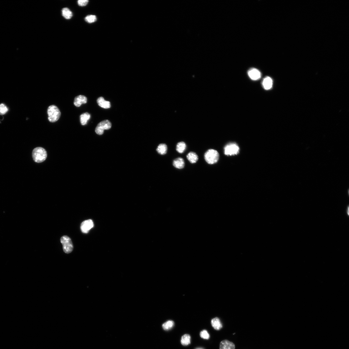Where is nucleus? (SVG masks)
I'll return each mask as SVG.
<instances>
[{"mask_svg": "<svg viewBox=\"0 0 349 349\" xmlns=\"http://www.w3.org/2000/svg\"><path fill=\"white\" fill-rule=\"evenodd\" d=\"M32 156L35 162L41 163L46 160L47 157V153L44 148L41 147H37L33 149Z\"/></svg>", "mask_w": 349, "mask_h": 349, "instance_id": "nucleus-1", "label": "nucleus"}, {"mask_svg": "<svg viewBox=\"0 0 349 349\" xmlns=\"http://www.w3.org/2000/svg\"><path fill=\"white\" fill-rule=\"evenodd\" d=\"M47 113L49 120L52 123L57 121L61 115V113L59 110L55 105H52L49 107Z\"/></svg>", "mask_w": 349, "mask_h": 349, "instance_id": "nucleus-2", "label": "nucleus"}, {"mask_svg": "<svg viewBox=\"0 0 349 349\" xmlns=\"http://www.w3.org/2000/svg\"><path fill=\"white\" fill-rule=\"evenodd\" d=\"M219 154L217 151L213 149H209L204 154L206 162L209 164H213L219 160Z\"/></svg>", "mask_w": 349, "mask_h": 349, "instance_id": "nucleus-3", "label": "nucleus"}, {"mask_svg": "<svg viewBox=\"0 0 349 349\" xmlns=\"http://www.w3.org/2000/svg\"><path fill=\"white\" fill-rule=\"evenodd\" d=\"M61 242L63 246L64 252L66 253H71L73 250V245L70 238L67 236H62Z\"/></svg>", "mask_w": 349, "mask_h": 349, "instance_id": "nucleus-4", "label": "nucleus"}, {"mask_svg": "<svg viewBox=\"0 0 349 349\" xmlns=\"http://www.w3.org/2000/svg\"><path fill=\"white\" fill-rule=\"evenodd\" d=\"M111 126V123L108 120L103 121L98 124L96 129V132L99 135H102L105 130L110 129Z\"/></svg>", "mask_w": 349, "mask_h": 349, "instance_id": "nucleus-5", "label": "nucleus"}, {"mask_svg": "<svg viewBox=\"0 0 349 349\" xmlns=\"http://www.w3.org/2000/svg\"><path fill=\"white\" fill-rule=\"evenodd\" d=\"M239 148L235 143H230L224 147V153L226 155L232 156L237 154L239 151Z\"/></svg>", "mask_w": 349, "mask_h": 349, "instance_id": "nucleus-6", "label": "nucleus"}, {"mask_svg": "<svg viewBox=\"0 0 349 349\" xmlns=\"http://www.w3.org/2000/svg\"><path fill=\"white\" fill-rule=\"evenodd\" d=\"M93 226V222L92 220H88L85 221L81 224V230L83 233H88Z\"/></svg>", "mask_w": 349, "mask_h": 349, "instance_id": "nucleus-7", "label": "nucleus"}, {"mask_svg": "<svg viewBox=\"0 0 349 349\" xmlns=\"http://www.w3.org/2000/svg\"><path fill=\"white\" fill-rule=\"evenodd\" d=\"M248 75L252 80L256 81L260 79L261 77V73L258 69L255 68H252L249 69L248 72Z\"/></svg>", "mask_w": 349, "mask_h": 349, "instance_id": "nucleus-8", "label": "nucleus"}, {"mask_svg": "<svg viewBox=\"0 0 349 349\" xmlns=\"http://www.w3.org/2000/svg\"><path fill=\"white\" fill-rule=\"evenodd\" d=\"M220 349H235V345L232 342L223 340L220 344Z\"/></svg>", "mask_w": 349, "mask_h": 349, "instance_id": "nucleus-9", "label": "nucleus"}, {"mask_svg": "<svg viewBox=\"0 0 349 349\" xmlns=\"http://www.w3.org/2000/svg\"><path fill=\"white\" fill-rule=\"evenodd\" d=\"M87 102V98L85 96L79 95L74 99V104L76 107H80L82 104L86 103Z\"/></svg>", "mask_w": 349, "mask_h": 349, "instance_id": "nucleus-10", "label": "nucleus"}, {"mask_svg": "<svg viewBox=\"0 0 349 349\" xmlns=\"http://www.w3.org/2000/svg\"><path fill=\"white\" fill-rule=\"evenodd\" d=\"M273 81L272 79L269 76H267L264 78L262 82V85L264 89L266 90H269L272 87Z\"/></svg>", "mask_w": 349, "mask_h": 349, "instance_id": "nucleus-11", "label": "nucleus"}, {"mask_svg": "<svg viewBox=\"0 0 349 349\" xmlns=\"http://www.w3.org/2000/svg\"><path fill=\"white\" fill-rule=\"evenodd\" d=\"M97 103L99 106L105 108H109L111 107V104L109 101H106L103 97H100L97 99Z\"/></svg>", "mask_w": 349, "mask_h": 349, "instance_id": "nucleus-12", "label": "nucleus"}, {"mask_svg": "<svg viewBox=\"0 0 349 349\" xmlns=\"http://www.w3.org/2000/svg\"><path fill=\"white\" fill-rule=\"evenodd\" d=\"M173 165L176 168L182 169L185 166V162L182 158H178L174 159L173 161Z\"/></svg>", "mask_w": 349, "mask_h": 349, "instance_id": "nucleus-13", "label": "nucleus"}, {"mask_svg": "<svg viewBox=\"0 0 349 349\" xmlns=\"http://www.w3.org/2000/svg\"><path fill=\"white\" fill-rule=\"evenodd\" d=\"M211 324L213 328L217 330H220L222 327L220 319L218 317L213 318L212 320Z\"/></svg>", "mask_w": 349, "mask_h": 349, "instance_id": "nucleus-14", "label": "nucleus"}, {"mask_svg": "<svg viewBox=\"0 0 349 349\" xmlns=\"http://www.w3.org/2000/svg\"><path fill=\"white\" fill-rule=\"evenodd\" d=\"M187 158L188 160L192 164L195 163L198 160V157L195 152H191L189 153Z\"/></svg>", "mask_w": 349, "mask_h": 349, "instance_id": "nucleus-15", "label": "nucleus"}, {"mask_svg": "<svg viewBox=\"0 0 349 349\" xmlns=\"http://www.w3.org/2000/svg\"><path fill=\"white\" fill-rule=\"evenodd\" d=\"M191 337L188 334L183 335L181 338V343L184 346H187L191 343Z\"/></svg>", "mask_w": 349, "mask_h": 349, "instance_id": "nucleus-16", "label": "nucleus"}, {"mask_svg": "<svg viewBox=\"0 0 349 349\" xmlns=\"http://www.w3.org/2000/svg\"><path fill=\"white\" fill-rule=\"evenodd\" d=\"M167 149V146L166 144H161L158 146L157 151L159 154L164 155L166 154Z\"/></svg>", "mask_w": 349, "mask_h": 349, "instance_id": "nucleus-17", "label": "nucleus"}, {"mask_svg": "<svg viewBox=\"0 0 349 349\" xmlns=\"http://www.w3.org/2000/svg\"><path fill=\"white\" fill-rule=\"evenodd\" d=\"M90 117V114L88 113L82 114L80 117V122L82 125L83 126L86 125Z\"/></svg>", "mask_w": 349, "mask_h": 349, "instance_id": "nucleus-18", "label": "nucleus"}, {"mask_svg": "<svg viewBox=\"0 0 349 349\" xmlns=\"http://www.w3.org/2000/svg\"><path fill=\"white\" fill-rule=\"evenodd\" d=\"M62 14L63 16L67 19H71L73 16L72 12L67 8H64L63 9Z\"/></svg>", "mask_w": 349, "mask_h": 349, "instance_id": "nucleus-19", "label": "nucleus"}, {"mask_svg": "<svg viewBox=\"0 0 349 349\" xmlns=\"http://www.w3.org/2000/svg\"><path fill=\"white\" fill-rule=\"evenodd\" d=\"M186 144L185 142H178L176 146V150L179 153H182L186 150Z\"/></svg>", "mask_w": 349, "mask_h": 349, "instance_id": "nucleus-20", "label": "nucleus"}, {"mask_svg": "<svg viewBox=\"0 0 349 349\" xmlns=\"http://www.w3.org/2000/svg\"><path fill=\"white\" fill-rule=\"evenodd\" d=\"M174 323L172 320H169L164 323L162 325V327L164 330L168 331L171 330L174 326Z\"/></svg>", "mask_w": 349, "mask_h": 349, "instance_id": "nucleus-21", "label": "nucleus"}, {"mask_svg": "<svg viewBox=\"0 0 349 349\" xmlns=\"http://www.w3.org/2000/svg\"><path fill=\"white\" fill-rule=\"evenodd\" d=\"M85 19L87 22L91 23L96 22L97 18L96 16L93 15H90L86 16L85 18Z\"/></svg>", "mask_w": 349, "mask_h": 349, "instance_id": "nucleus-22", "label": "nucleus"}, {"mask_svg": "<svg viewBox=\"0 0 349 349\" xmlns=\"http://www.w3.org/2000/svg\"><path fill=\"white\" fill-rule=\"evenodd\" d=\"M8 111V107L4 104H0V114L3 115L5 114Z\"/></svg>", "mask_w": 349, "mask_h": 349, "instance_id": "nucleus-23", "label": "nucleus"}, {"mask_svg": "<svg viewBox=\"0 0 349 349\" xmlns=\"http://www.w3.org/2000/svg\"><path fill=\"white\" fill-rule=\"evenodd\" d=\"M200 336L201 338L205 339V340H208L210 337V336H209L208 331L205 330H204L201 331Z\"/></svg>", "mask_w": 349, "mask_h": 349, "instance_id": "nucleus-24", "label": "nucleus"}, {"mask_svg": "<svg viewBox=\"0 0 349 349\" xmlns=\"http://www.w3.org/2000/svg\"><path fill=\"white\" fill-rule=\"evenodd\" d=\"M88 2L87 0H79L78 4L79 6L83 7L86 6Z\"/></svg>", "mask_w": 349, "mask_h": 349, "instance_id": "nucleus-25", "label": "nucleus"}, {"mask_svg": "<svg viewBox=\"0 0 349 349\" xmlns=\"http://www.w3.org/2000/svg\"><path fill=\"white\" fill-rule=\"evenodd\" d=\"M347 213L348 215H349V207H347Z\"/></svg>", "mask_w": 349, "mask_h": 349, "instance_id": "nucleus-26", "label": "nucleus"}, {"mask_svg": "<svg viewBox=\"0 0 349 349\" xmlns=\"http://www.w3.org/2000/svg\"><path fill=\"white\" fill-rule=\"evenodd\" d=\"M196 349H203L201 348H197Z\"/></svg>", "mask_w": 349, "mask_h": 349, "instance_id": "nucleus-27", "label": "nucleus"}]
</instances>
